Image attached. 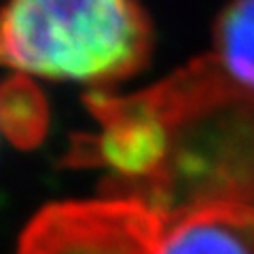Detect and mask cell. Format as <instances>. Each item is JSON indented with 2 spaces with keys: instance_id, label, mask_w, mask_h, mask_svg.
Here are the masks:
<instances>
[{
  "instance_id": "1",
  "label": "cell",
  "mask_w": 254,
  "mask_h": 254,
  "mask_svg": "<svg viewBox=\"0 0 254 254\" xmlns=\"http://www.w3.org/2000/svg\"><path fill=\"white\" fill-rule=\"evenodd\" d=\"M144 93L161 123V163L125 197L165 216L208 205L254 212V91L210 55Z\"/></svg>"
},
{
  "instance_id": "2",
  "label": "cell",
  "mask_w": 254,
  "mask_h": 254,
  "mask_svg": "<svg viewBox=\"0 0 254 254\" xmlns=\"http://www.w3.org/2000/svg\"><path fill=\"white\" fill-rule=\"evenodd\" d=\"M150 26L138 0H9L2 58L28 76L110 85L144 66Z\"/></svg>"
},
{
  "instance_id": "3",
  "label": "cell",
  "mask_w": 254,
  "mask_h": 254,
  "mask_svg": "<svg viewBox=\"0 0 254 254\" xmlns=\"http://www.w3.org/2000/svg\"><path fill=\"white\" fill-rule=\"evenodd\" d=\"M165 214L131 197L55 203L38 212L17 254H159Z\"/></svg>"
},
{
  "instance_id": "4",
  "label": "cell",
  "mask_w": 254,
  "mask_h": 254,
  "mask_svg": "<svg viewBox=\"0 0 254 254\" xmlns=\"http://www.w3.org/2000/svg\"><path fill=\"white\" fill-rule=\"evenodd\" d=\"M159 254H254V212L208 205L165 216Z\"/></svg>"
},
{
  "instance_id": "5",
  "label": "cell",
  "mask_w": 254,
  "mask_h": 254,
  "mask_svg": "<svg viewBox=\"0 0 254 254\" xmlns=\"http://www.w3.org/2000/svg\"><path fill=\"white\" fill-rule=\"evenodd\" d=\"M212 60L235 85L254 91V0H231L222 9Z\"/></svg>"
},
{
  "instance_id": "6",
  "label": "cell",
  "mask_w": 254,
  "mask_h": 254,
  "mask_svg": "<svg viewBox=\"0 0 254 254\" xmlns=\"http://www.w3.org/2000/svg\"><path fill=\"white\" fill-rule=\"evenodd\" d=\"M2 100L6 133L19 144L34 142L43 133V127L47 123L43 98L36 93L34 87L15 81L6 85Z\"/></svg>"
}]
</instances>
